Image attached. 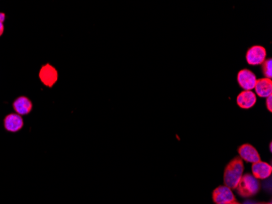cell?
Listing matches in <instances>:
<instances>
[{
    "label": "cell",
    "instance_id": "6da1fadb",
    "mask_svg": "<svg viewBox=\"0 0 272 204\" xmlns=\"http://www.w3.org/2000/svg\"><path fill=\"white\" fill-rule=\"evenodd\" d=\"M244 173V162L239 156L235 157L226 165L224 170V185L235 190L237 187Z\"/></svg>",
    "mask_w": 272,
    "mask_h": 204
},
{
    "label": "cell",
    "instance_id": "7a4b0ae2",
    "mask_svg": "<svg viewBox=\"0 0 272 204\" xmlns=\"http://www.w3.org/2000/svg\"><path fill=\"white\" fill-rule=\"evenodd\" d=\"M236 190L241 197H252L260 190V183L252 174L246 173L242 176Z\"/></svg>",
    "mask_w": 272,
    "mask_h": 204
},
{
    "label": "cell",
    "instance_id": "3957f363",
    "mask_svg": "<svg viewBox=\"0 0 272 204\" xmlns=\"http://www.w3.org/2000/svg\"><path fill=\"white\" fill-rule=\"evenodd\" d=\"M267 51L264 47L255 45L251 47L246 52V61L250 66H258L265 61Z\"/></svg>",
    "mask_w": 272,
    "mask_h": 204
},
{
    "label": "cell",
    "instance_id": "277c9868",
    "mask_svg": "<svg viewBox=\"0 0 272 204\" xmlns=\"http://www.w3.org/2000/svg\"><path fill=\"white\" fill-rule=\"evenodd\" d=\"M213 201L215 204H231L236 202V197L232 190L225 185H219L213 191Z\"/></svg>",
    "mask_w": 272,
    "mask_h": 204
},
{
    "label": "cell",
    "instance_id": "5b68a950",
    "mask_svg": "<svg viewBox=\"0 0 272 204\" xmlns=\"http://www.w3.org/2000/svg\"><path fill=\"white\" fill-rule=\"evenodd\" d=\"M257 77L254 73L247 69H244L239 71L237 75V82L241 88L245 91H251L255 88L257 83Z\"/></svg>",
    "mask_w": 272,
    "mask_h": 204
},
{
    "label": "cell",
    "instance_id": "8992f818",
    "mask_svg": "<svg viewBox=\"0 0 272 204\" xmlns=\"http://www.w3.org/2000/svg\"><path fill=\"white\" fill-rule=\"evenodd\" d=\"M39 78L44 85L52 88L58 80V72L54 66L46 64L39 71Z\"/></svg>",
    "mask_w": 272,
    "mask_h": 204
},
{
    "label": "cell",
    "instance_id": "52a82bcc",
    "mask_svg": "<svg viewBox=\"0 0 272 204\" xmlns=\"http://www.w3.org/2000/svg\"><path fill=\"white\" fill-rule=\"evenodd\" d=\"M239 157L242 160L248 163H257L261 161V157L258 151L250 144H245L238 148Z\"/></svg>",
    "mask_w": 272,
    "mask_h": 204
},
{
    "label": "cell",
    "instance_id": "ba28073f",
    "mask_svg": "<svg viewBox=\"0 0 272 204\" xmlns=\"http://www.w3.org/2000/svg\"><path fill=\"white\" fill-rule=\"evenodd\" d=\"M272 167L269 163L261 160L252 165V175L259 180H265L272 175Z\"/></svg>",
    "mask_w": 272,
    "mask_h": 204
},
{
    "label": "cell",
    "instance_id": "9c48e42d",
    "mask_svg": "<svg viewBox=\"0 0 272 204\" xmlns=\"http://www.w3.org/2000/svg\"><path fill=\"white\" fill-rule=\"evenodd\" d=\"M4 128L10 132H17L24 126V121L22 117L17 114H9L5 117Z\"/></svg>",
    "mask_w": 272,
    "mask_h": 204
},
{
    "label": "cell",
    "instance_id": "30bf717a",
    "mask_svg": "<svg viewBox=\"0 0 272 204\" xmlns=\"http://www.w3.org/2000/svg\"><path fill=\"white\" fill-rule=\"evenodd\" d=\"M257 102L256 94L252 91H243L236 98V103L241 109H251Z\"/></svg>",
    "mask_w": 272,
    "mask_h": 204
},
{
    "label": "cell",
    "instance_id": "8fae6325",
    "mask_svg": "<svg viewBox=\"0 0 272 204\" xmlns=\"http://www.w3.org/2000/svg\"><path fill=\"white\" fill-rule=\"evenodd\" d=\"M12 106L16 111V114H19L21 116L29 114L33 109L31 101L26 97H20L16 99Z\"/></svg>",
    "mask_w": 272,
    "mask_h": 204
},
{
    "label": "cell",
    "instance_id": "7c38bea8",
    "mask_svg": "<svg viewBox=\"0 0 272 204\" xmlns=\"http://www.w3.org/2000/svg\"><path fill=\"white\" fill-rule=\"evenodd\" d=\"M256 94L260 98H267L272 95V81L270 78H263L257 80L255 88Z\"/></svg>",
    "mask_w": 272,
    "mask_h": 204
},
{
    "label": "cell",
    "instance_id": "4fadbf2b",
    "mask_svg": "<svg viewBox=\"0 0 272 204\" xmlns=\"http://www.w3.org/2000/svg\"><path fill=\"white\" fill-rule=\"evenodd\" d=\"M263 73L265 78L272 79V58L265 60L263 64Z\"/></svg>",
    "mask_w": 272,
    "mask_h": 204
},
{
    "label": "cell",
    "instance_id": "5bb4252c",
    "mask_svg": "<svg viewBox=\"0 0 272 204\" xmlns=\"http://www.w3.org/2000/svg\"><path fill=\"white\" fill-rule=\"evenodd\" d=\"M266 104H267V108H268L269 111H272V95L269 96L268 98H267V101H266Z\"/></svg>",
    "mask_w": 272,
    "mask_h": 204
},
{
    "label": "cell",
    "instance_id": "9a60e30c",
    "mask_svg": "<svg viewBox=\"0 0 272 204\" xmlns=\"http://www.w3.org/2000/svg\"><path fill=\"white\" fill-rule=\"evenodd\" d=\"M3 31H4V26H3V23L0 22V36L3 34Z\"/></svg>",
    "mask_w": 272,
    "mask_h": 204
},
{
    "label": "cell",
    "instance_id": "2e32d148",
    "mask_svg": "<svg viewBox=\"0 0 272 204\" xmlns=\"http://www.w3.org/2000/svg\"><path fill=\"white\" fill-rule=\"evenodd\" d=\"M5 21V14L2 13V12H0V22L1 23H3Z\"/></svg>",
    "mask_w": 272,
    "mask_h": 204
},
{
    "label": "cell",
    "instance_id": "e0dca14e",
    "mask_svg": "<svg viewBox=\"0 0 272 204\" xmlns=\"http://www.w3.org/2000/svg\"><path fill=\"white\" fill-rule=\"evenodd\" d=\"M268 204L267 203H261V204Z\"/></svg>",
    "mask_w": 272,
    "mask_h": 204
},
{
    "label": "cell",
    "instance_id": "ac0fdd59",
    "mask_svg": "<svg viewBox=\"0 0 272 204\" xmlns=\"http://www.w3.org/2000/svg\"><path fill=\"white\" fill-rule=\"evenodd\" d=\"M270 150L272 151V143L270 144Z\"/></svg>",
    "mask_w": 272,
    "mask_h": 204
},
{
    "label": "cell",
    "instance_id": "d6986e66",
    "mask_svg": "<svg viewBox=\"0 0 272 204\" xmlns=\"http://www.w3.org/2000/svg\"><path fill=\"white\" fill-rule=\"evenodd\" d=\"M233 204H239V203H237V202H236H236L233 203Z\"/></svg>",
    "mask_w": 272,
    "mask_h": 204
},
{
    "label": "cell",
    "instance_id": "ffe728a7",
    "mask_svg": "<svg viewBox=\"0 0 272 204\" xmlns=\"http://www.w3.org/2000/svg\"><path fill=\"white\" fill-rule=\"evenodd\" d=\"M235 203V202H234ZM233 204V203H231V204Z\"/></svg>",
    "mask_w": 272,
    "mask_h": 204
},
{
    "label": "cell",
    "instance_id": "44dd1931",
    "mask_svg": "<svg viewBox=\"0 0 272 204\" xmlns=\"http://www.w3.org/2000/svg\"><path fill=\"white\" fill-rule=\"evenodd\" d=\"M271 204V203H269V204Z\"/></svg>",
    "mask_w": 272,
    "mask_h": 204
}]
</instances>
